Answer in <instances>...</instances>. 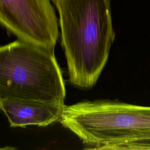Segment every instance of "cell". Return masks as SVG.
Segmentation results:
<instances>
[{"label": "cell", "instance_id": "7", "mask_svg": "<svg viewBox=\"0 0 150 150\" xmlns=\"http://www.w3.org/2000/svg\"><path fill=\"white\" fill-rule=\"evenodd\" d=\"M52 1H54V0H52Z\"/></svg>", "mask_w": 150, "mask_h": 150}, {"label": "cell", "instance_id": "2", "mask_svg": "<svg viewBox=\"0 0 150 150\" xmlns=\"http://www.w3.org/2000/svg\"><path fill=\"white\" fill-rule=\"evenodd\" d=\"M62 124L97 149H120L150 136V107L108 100L66 105Z\"/></svg>", "mask_w": 150, "mask_h": 150}, {"label": "cell", "instance_id": "4", "mask_svg": "<svg viewBox=\"0 0 150 150\" xmlns=\"http://www.w3.org/2000/svg\"><path fill=\"white\" fill-rule=\"evenodd\" d=\"M0 22L19 40L54 50L58 21L50 0H0Z\"/></svg>", "mask_w": 150, "mask_h": 150}, {"label": "cell", "instance_id": "1", "mask_svg": "<svg viewBox=\"0 0 150 150\" xmlns=\"http://www.w3.org/2000/svg\"><path fill=\"white\" fill-rule=\"evenodd\" d=\"M69 81L94 86L115 39L110 0H55Z\"/></svg>", "mask_w": 150, "mask_h": 150}, {"label": "cell", "instance_id": "5", "mask_svg": "<svg viewBox=\"0 0 150 150\" xmlns=\"http://www.w3.org/2000/svg\"><path fill=\"white\" fill-rule=\"evenodd\" d=\"M65 107L64 102L50 103L19 98L0 99L1 109L12 127L49 125L62 118Z\"/></svg>", "mask_w": 150, "mask_h": 150}, {"label": "cell", "instance_id": "6", "mask_svg": "<svg viewBox=\"0 0 150 150\" xmlns=\"http://www.w3.org/2000/svg\"><path fill=\"white\" fill-rule=\"evenodd\" d=\"M54 1H55V0H54V1H53V2H54Z\"/></svg>", "mask_w": 150, "mask_h": 150}, {"label": "cell", "instance_id": "3", "mask_svg": "<svg viewBox=\"0 0 150 150\" xmlns=\"http://www.w3.org/2000/svg\"><path fill=\"white\" fill-rule=\"evenodd\" d=\"M66 87L54 50L17 40L0 49V99L63 103Z\"/></svg>", "mask_w": 150, "mask_h": 150}]
</instances>
